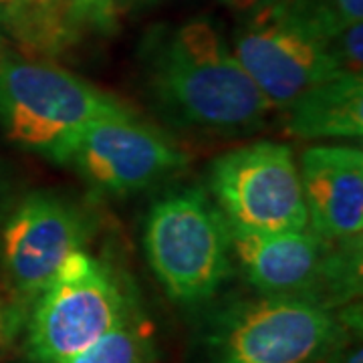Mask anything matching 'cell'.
Instances as JSON below:
<instances>
[{
    "label": "cell",
    "mask_w": 363,
    "mask_h": 363,
    "mask_svg": "<svg viewBox=\"0 0 363 363\" xmlns=\"http://www.w3.org/2000/svg\"><path fill=\"white\" fill-rule=\"evenodd\" d=\"M133 113L117 97L49 63H0V125L11 142L61 164L91 123Z\"/></svg>",
    "instance_id": "obj_3"
},
{
    "label": "cell",
    "mask_w": 363,
    "mask_h": 363,
    "mask_svg": "<svg viewBox=\"0 0 363 363\" xmlns=\"http://www.w3.org/2000/svg\"><path fill=\"white\" fill-rule=\"evenodd\" d=\"M298 164L309 228L329 240L363 236V152L347 143L307 147Z\"/></svg>",
    "instance_id": "obj_11"
},
{
    "label": "cell",
    "mask_w": 363,
    "mask_h": 363,
    "mask_svg": "<svg viewBox=\"0 0 363 363\" xmlns=\"http://www.w3.org/2000/svg\"><path fill=\"white\" fill-rule=\"evenodd\" d=\"M274 2H279V0H222L224 6H228L234 13L245 14V16L257 13V11L269 6V4H274Z\"/></svg>",
    "instance_id": "obj_18"
},
{
    "label": "cell",
    "mask_w": 363,
    "mask_h": 363,
    "mask_svg": "<svg viewBox=\"0 0 363 363\" xmlns=\"http://www.w3.org/2000/svg\"><path fill=\"white\" fill-rule=\"evenodd\" d=\"M131 313L130 297L113 269L85 250H75L30 305L28 359L65 362L109 335Z\"/></svg>",
    "instance_id": "obj_5"
},
{
    "label": "cell",
    "mask_w": 363,
    "mask_h": 363,
    "mask_svg": "<svg viewBox=\"0 0 363 363\" xmlns=\"http://www.w3.org/2000/svg\"><path fill=\"white\" fill-rule=\"evenodd\" d=\"M329 4L343 23L363 21V0H329Z\"/></svg>",
    "instance_id": "obj_17"
},
{
    "label": "cell",
    "mask_w": 363,
    "mask_h": 363,
    "mask_svg": "<svg viewBox=\"0 0 363 363\" xmlns=\"http://www.w3.org/2000/svg\"><path fill=\"white\" fill-rule=\"evenodd\" d=\"M285 131L298 140H362L363 79L341 73L323 81L283 109Z\"/></svg>",
    "instance_id": "obj_12"
},
{
    "label": "cell",
    "mask_w": 363,
    "mask_h": 363,
    "mask_svg": "<svg viewBox=\"0 0 363 363\" xmlns=\"http://www.w3.org/2000/svg\"><path fill=\"white\" fill-rule=\"evenodd\" d=\"M143 247L157 281L184 305L210 298L230 274V226L200 188L176 190L150 208Z\"/></svg>",
    "instance_id": "obj_6"
},
{
    "label": "cell",
    "mask_w": 363,
    "mask_h": 363,
    "mask_svg": "<svg viewBox=\"0 0 363 363\" xmlns=\"http://www.w3.org/2000/svg\"><path fill=\"white\" fill-rule=\"evenodd\" d=\"M208 190L230 230L285 233L309 228L298 164L285 143H248L212 162Z\"/></svg>",
    "instance_id": "obj_8"
},
{
    "label": "cell",
    "mask_w": 363,
    "mask_h": 363,
    "mask_svg": "<svg viewBox=\"0 0 363 363\" xmlns=\"http://www.w3.org/2000/svg\"><path fill=\"white\" fill-rule=\"evenodd\" d=\"M69 21L95 30H109L116 21V0H61Z\"/></svg>",
    "instance_id": "obj_14"
},
{
    "label": "cell",
    "mask_w": 363,
    "mask_h": 363,
    "mask_svg": "<svg viewBox=\"0 0 363 363\" xmlns=\"http://www.w3.org/2000/svg\"><path fill=\"white\" fill-rule=\"evenodd\" d=\"M89 236V220L73 202L49 192L25 198L2 233V259L14 293L33 303Z\"/></svg>",
    "instance_id": "obj_10"
},
{
    "label": "cell",
    "mask_w": 363,
    "mask_h": 363,
    "mask_svg": "<svg viewBox=\"0 0 363 363\" xmlns=\"http://www.w3.org/2000/svg\"><path fill=\"white\" fill-rule=\"evenodd\" d=\"M341 25L329 0H279L247 14L233 52L271 109L283 111L301 93L345 73L333 52Z\"/></svg>",
    "instance_id": "obj_2"
},
{
    "label": "cell",
    "mask_w": 363,
    "mask_h": 363,
    "mask_svg": "<svg viewBox=\"0 0 363 363\" xmlns=\"http://www.w3.org/2000/svg\"><path fill=\"white\" fill-rule=\"evenodd\" d=\"M145 95L166 123L206 135L259 131L271 105L206 21H192L147 40L142 55Z\"/></svg>",
    "instance_id": "obj_1"
},
{
    "label": "cell",
    "mask_w": 363,
    "mask_h": 363,
    "mask_svg": "<svg viewBox=\"0 0 363 363\" xmlns=\"http://www.w3.org/2000/svg\"><path fill=\"white\" fill-rule=\"evenodd\" d=\"M154 2H157V0H116V9H121V11L130 13V11L145 9V6H150Z\"/></svg>",
    "instance_id": "obj_19"
},
{
    "label": "cell",
    "mask_w": 363,
    "mask_h": 363,
    "mask_svg": "<svg viewBox=\"0 0 363 363\" xmlns=\"http://www.w3.org/2000/svg\"><path fill=\"white\" fill-rule=\"evenodd\" d=\"M154 345L150 329L133 313L91 347L61 363H152Z\"/></svg>",
    "instance_id": "obj_13"
},
{
    "label": "cell",
    "mask_w": 363,
    "mask_h": 363,
    "mask_svg": "<svg viewBox=\"0 0 363 363\" xmlns=\"http://www.w3.org/2000/svg\"><path fill=\"white\" fill-rule=\"evenodd\" d=\"M45 2H55V0H45Z\"/></svg>",
    "instance_id": "obj_20"
},
{
    "label": "cell",
    "mask_w": 363,
    "mask_h": 363,
    "mask_svg": "<svg viewBox=\"0 0 363 363\" xmlns=\"http://www.w3.org/2000/svg\"><path fill=\"white\" fill-rule=\"evenodd\" d=\"M25 305L13 289L9 295L0 293V347H6L25 323Z\"/></svg>",
    "instance_id": "obj_15"
},
{
    "label": "cell",
    "mask_w": 363,
    "mask_h": 363,
    "mask_svg": "<svg viewBox=\"0 0 363 363\" xmlns=\"http://www.w3.org/2000/svg\"><path fill=\"white\" fill-rule=\"evenodd\" d=\"M315 363H363L362 345H347V337L337 343L333 350L321 355Z\"/></svg>",
    "instance_id": "obj_16"
},
{
    "label": "cell",
    "mask_w": 363,
    "mask_h": 363,
    "mask_svg": "<svg viewBox=\"0 0 363 363\" xmlns=\"http://www.w3.org/2000/svg\"><path fill=\"white\" fill-rule=\"evenodd\" d=\"M190 162L176 143L133 113L91 123L71 145L67 168L101 194H133L174 176Z\"/></svg>",
    "instance_id": "obj_9"
},
{
    "label": "cell",
    "mask_w": 363,
    "mask_h": 363,
    "mask_svg": "<svg viewBox=\"0 0 363 363\" xmlns=\"http://www.w3.org/2000/svg\"><path fill=\"white\" fill-rule=\"evenodd\" d=\"M233 255L267 297H291L335 311L362 291V240L337 242L311 228L230 230Z\"/></svg>",
    "instance_id": "obj_4"
},
{
    "label": "cell",
    "mask_w": 363,
    "mask_h": 363,
    "mask_svg": "<svg viewBox=\"0 0 363 363\" xmlns=\"http://www.w3.org/2000/svg\"><path fill=\"white\" fill-rule=\"evenodd\" d=\"M347 337L345 319L291 297L234 303L206 339L208 363H315Z\"/></svg>",
    "instance_id": "obj_7"
}]
</instances>
